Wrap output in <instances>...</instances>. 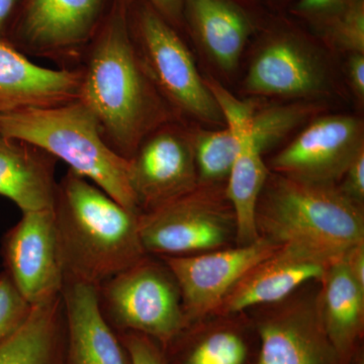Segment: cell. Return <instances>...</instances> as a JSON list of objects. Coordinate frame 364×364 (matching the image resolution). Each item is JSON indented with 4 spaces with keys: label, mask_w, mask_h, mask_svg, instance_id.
<instances>
[{
    "label": "cell",
    "mask_w": 364,
    "mask_h": 364,
    "mask_svg": "<svg viewBox=\"0 0 364 364\" xmlns=\"http://www.w3.org/2000/svg\"><path fill=\"white\" fill-rule=\"evenodd\" d=\"M129 1L112 0L93 37L78 100L97 119L112 149L130 160L159 123L162 111L132 37Z\"/></svg>",
    "instance_id": "obj_1"
},
{
    "label": "cell",
    "mask_w": 364,
    "mask_h": 364,
    "mask_svg": "<svg viewBox=\"0 0 364 364\" xmlns=\"http://www.w3.org/2000/svg\"><path fill=\"white\" fill-rule=\"evenodd\" d=\"M53 210L65 279L98 287L148 254L140 214L70 169L58 184Z\"/></svg>",
    "instance_id": "obj_2"
},
{
    "label": "cell",
    "mask_w": 364,
    "mask_h": 364,
    "mask_svg": "<svg viewBox=\"0 0 364 364\" xmlns=\"http://www.w3.org/2000/svg\"><path fill=\"white\" fill-rule=\"evenodd\" d=\"M259 236L279 245L306 249L334 261L364 242L363 205L334 183L299 181L270 174L258 200Z\"/></svg>",
    "instance_id": "obj_3"
},
{
    "label": "cell",
    "mask_w": 364,
    "mask_h": 364,
    "mask_svg": "<svg viewBox=\"0 0 364 364\" xmlns=\"http://www.w3.org/2000/svg\"><path fill=\"white\" fill-rule=\"evenodd\" d=\"M0 134L40 148L138 213L130 160L112 149L97 119L82 102L0 114Z\"/></svg>",
    "instance_id": "obj_4"
},
{
    "label": "cell",
    "mask_w": 364,
    "mask_h": 364,
    "mask_svg": "<svg viewBox=\"0 0 364 364\" xmlns=\"http://www.w3.org/2000/svg\"><path fill=\"white\" fill-rule=\"evenodd\" d=\"M97 294L114 329L146 335L163 350L188 327L178 284L158 256L146 254L98 286Z\"/></svg>",
    "instance_id": "obj_5"
},
{
    "label": "cell",
    "mask_w": 364,
    "mask_h": 364,
    "mask_svg": "<svg viewBox=\"0 0 364 364\" xmlns=\"http://www.w3.org/2000/svg\"><path fill=\"white\" fill-rule=\"evenodd\" d=\"M139 230L146 252L159 257L193 255L236 242L234 210L220 184H198L191 193L140 214Z\"/></svg>",
    "instance_id": "obj_6"
},
{
    "label": "cell",
    "mask_w": 364,
    "mask_h": 364,
    "mask_svg": "<svg viewBox=\"0 0 364 364\" xmlns=\"http://www.w3.org/2000/svg\"><path fill=\"white\" fill-rule=\"evenodd\" d=\"M129 23L146 70L166 97L196 119L221 124L224 119L219 105L178 30L147 0L129 1Z\"/></svg>",
    "instance_id": "obj_7"
},
{
    "label": "cell",
    "mask_w": 364,
    "mask_h": 364,
    "mask_svg": "<svg viewBox=\"0 0 364 364\" xmlns=\"http://www.w3.org/2000/svg\"><path fill=\"white\" fill-rule=\"evenodd\" d=\"M279 246L260 236L247 245L230 246L193 255L163 256L178 284L188 326L215 316L243 275Z\"/></svg>",
    "instance_id": "obj_8"
},
{
    "label": "cell",
    "mask_w": 364,
    "mask_h": 364,
    "mask_svg": "<svg viewBox=\"0 0 364 364\" xmlns=\"http://www.w3.org/2000/svg\"><path fill=\"white\" fill-rule=\"evenodd\" d=\"M4 272L32 306L62 293L65 280L54 210L23 213L1 241Z\"/></svg>",
    "instance_id": "obj_9"
},
{
    "label": "cell",
    "mask_w": 364,
    "mask_h": 364,
    "mask_svg": "<svg viewBox=\"0 0 364 364\" xmlns=\"http://www.w3.org/2000/svg\"><path fill=\"white\" fill-rule=\"evenodd\" d=\"M363 151V127L358 119L342 114L318 117L273 157L270 169L299 181L337 184Z\"/></svg>",
    "instance_id": "obj_10"
},
{
    "label": "cell",
    "mask_w": 364,
    "mask_h": 364,
    "mask_svg": "<svg viewBox=\"0 0 364 364\" xmlns=\"http://www.w3.org/2000/svg\"><path fill=\"white\" fill-rule=\"evenodd\" d=\"M249 67L245 90L254 95L303 97L320 92L325 74L304 33L284 18L267 26Z\"/></svg>",
    "instance_id": "obj_11"
},
{
    "label": "cell",
    "mask_w": 364,
    "mask_h": 364,
    "mask_svg": "<svg viewBox=\"0 0 364 364\" xmlns=\"http://www.w3.org/2000/svg\"><path fill=\"white\" fill-rule=\"evenodd\" d=\"M268 306L254 323L259 338L254 364H342L321 322L316 296L293 294Z\"/></svg>",
    "instance_id": "obj_12"
},
{
    "label": "cell",
    "mask_w": 364,
    "mask_h": 364,
    "mask_svg": "<svg viewBox=\"0 0 364 364\" xmlns=\"http://www.w3.org/2000/svg\"><path fill=\"white\" fill-rule=\"evenodd\" d=\"M130 179L140 214L191 193L198 186L191 141L169 130L151 136L130 159Z\"/></svg>",
    "instance_id": "obj_13"
},
{
    "label": "cell",
    "mask_w": 364,
    "mask_h": 364,
    "mask_svg": "<svg viewBox=\"0 0 364 364\" xmlns=\"http://www.w3.org/2000/svg\"><path fill=\"white\" fill-rule=\"evenodd\" d=\"M112 0H23L9 38L33 51L70 49L93 39Z\"/></svg>",
    "instance_id": "obj_14"
},
{
    "label": "cell",
    "mask_w": 364,
    "mask_h": 364,
    "mask_svg": "<svg viewBox=\"0 0 364 364\" xmlns=\"http://www.w3.org/2000/svg\"><path fill=\"white\" fill-rule=\"evenodd\" d=\"M331 262L298 246L280 245L243 275L215 316L238 315L279 303L304 284L320 282Z\"/></svg>",
    "instance_id": "obj_15"
},
{
    "label": "cell",
    "mask_w": 364,
    "mask_h": 364,
    "mask_svg": "<svg viewBox=\"0 0 364 364\" xmlns=\"http://www.w3.org/2000/svg\"><path fill=\"white\" fill-rule=\"evenodd\" d=\"M217 102L225 123L240 142L225 193L236 219V245H247L260 237L256 226V210L269 168L251 135V117L255 109L252 102L239 100L226 90L218 92Z\"/></svg>",
    "instance_id": "obj_16"
},
{
    "label": "cell",
    "mask_w": 364,
    "mask_h": 364,
    "mask_svg": "<svg viewBox=\"0 0 364 364\" xmlns=\"http://www.w3.org/2000/svg\"><path fill=\"white\" fill-rule=\"evenodd\" d=\"M81 77V72L38 65L13 43L0 41V114L76 102Z\"/></svg>",
    "instance_id": "obj_17"
},
{
    "label": "cell",
    "mask_w": 364,
    "mask_h": 364,
    "mask_svg": "<svg viewBox=\"0 0 364 364\" xmlns=\"http://www.w3.org/2000/svg\"><path fill=\"white\" fill-rule=\"evenodd\" d=\"M61 296L69 364H131L126 347L100 310L97 287L65 279Z\"/></svg>",
    "instance_id": "obj_18"
},
{
    "label": "cell",
    "mask_w": 364,
    "mask_h": 364,
    "mask_svg": "<svg viewBox=\"0 0 364 364\" xmlns=\"http://www.w3.org/2000/svg\"><path fill=\"white\" fill-rule=\"evenodd\" d=\"M184 28L223 70L238 66L259 16L235 0H183Z\"/></svg>",
    "instance_id": "obj_19"
},
{
    "label": "cell",
    "mask_w": 364,
    "mask_h": 364,
    "mask_svg": "<svg viewBox=\"0 0 364 364\" xmlns=\"http://www.w3.org/2000/svg\"><path fill=\"white\" fill-rule=\"evenodd\" d=\"M56 159L40 148L0 134V196L21 213L54 210Z\"/></svg>",
    "instance_id": "obj_20"
},
{
    "label": "cell",
    "mask_w": 364,
    "mask_h": 364,
    "mask_svg": "<svg viewBox=\"0 0 364 364\" xmlns=\"http://www.w3.org/2000/svg\"><path fill=\"white\" fill-rule=\"evenodd\" d=\"M320 284L316 304L321 322L341 363L350 364L363 336L364 291L342 257L330 263Z\"/></svg>",
    "instance_id": "obj_21"
},
{
    "label": "cell",
    "mask_w": 364,
    "mask_h": 364,
    "mask_svg": "<svg viewBox=\"0 0 364 364\" xmlns=\"http://www.w3.org/2000/svg\"><path fill=\"white\" fill-rule=\"evenodd\" d=\"M0 364H69L61 294L32 306L23 324L0 343Z\"/></svg>",
    "instance_id": "obj_22"
},
{
    "label": "cell",
    "mask_w": 364,
    "mask_h": 364,
    "mask_svg": "<svg viewBox=\"0 0 364 364\" xmlns=\"http://www.w3.org/2000/svg\"><path fill=\"white\" fill-rule=\"evenodd\" d=\"M239 316H219L207 325L203 321L189 325L167 347H176V363L247 364L250 348Z\"/></svg>",
    "instance_id": "obj_23"
},
{
    "label": "cell",
    "mask_w": 364,
    "mask_h": 364,
    "mask_svg": "<svg viewBox=\"0 0 364 364\" xmlns=\"http://www.w3.org/2000/svg\"><path fill=\"white\" fill-rule=\"evenodd\" d=\"M198 184H221L227 181L240 149L238 136L229 127L198 132L191 141Z\"/></svg>",
    "instance_id": "obj_24"
},
{
    "label": "cell",
    "mask_w": 364,
    "mask_h": 364,
    "mask_svg": "<svg viewBox=\"0 0 364 364\" xmlns=\"http://www.w3.org/2000/svg\"><path fill=\"white\" fill-rule=\"evenodd\" d=\"M312 105H273L256 111L251 117V135L260 152H264L286 138L312 116Z\"/></svg>",
    "instance_id": "obj_25"
},
{
    "label": "cell",
    "mask_w": 364,
    "mask_h": 364,
    "mask_svg": "<svg viewBox=\"0 0 364 364\" xmlns=\"http://www.w3.org/2000/svg\"><path fill=\"white\" fill-rule=\"evenodd\" d=\"M315 33L334 49L364 54V0H350Z\"/></svg>",
    "instance_id": "obj_26"
},
{
    "label": "cell",
    "mask_w": 364,
    "mask_h": 364,
    "mask_svg": "<svg viewBox=\"0 0 364 364\" xmlns=\"http://www.w3.org/2000/svg\"><path fill=\"white\" fill-rule=\"evenodd\" d=\"M32 305L21 296L6 272H0V343L28 318Z\"/></svg>",
    "instance_id": "obj_27"
},
{
    "label": "cell",
    "mask_w": 364,
    "mask_h": 364,
    "mask_svg": "<svg viewBox=\"0 0 364 364\" xmlns=\"http://www.w3.org/2000/svg\"><path fill=\"white\" fill-rule=\"evenodd\" d=\"M349 1L350 0H296L289 11L316 31Z\"/></svg>",
    "instance_id": "obj_28"
},
{
    "label": "cell",
    "mask_w": 364,
    "mask_h": 364,
    "mask_svg": "<svg viewBox=\"0 0 364 364\" xmlns=\"http://www.w3.org/2000/svg\"><path fill=\"white\" fill-rule=\"evenodd\" d=\"M119 338L128 351L131 364H169L162 347L150 337L124 332Z\"/></svg>",
    "instance_id": "obj_29"
},
{
    "label": "cell",
    "mask_w": 364,
    "mask_h": 364,
    "mask_svg": "<svg viewBox=\"0 0 364 364\" xmlns=\"http://www.w3.org/2000/svg\"><path fill=\"white\" fill-rule=\"evenodd\" d=\"M339 188L347 198L363 205L364 202V151L347 168Z\"/></svg>",
    "instance_id": "obj_30"
},
{
    "label": "cell",
    "mask_w": 364,
    "mask_h": 364,
    "mask_svg": "<svg viewBox=\"0 0 364 364\" xmlns=\"http://www.w3.org/2000/svg\"><path fill=\"white\" fill-rule=\"evenodd\" d=\"M176 30L184 28L183 0H147Z\"/></svg>",
    "instance_id": "obj_31"
},
{
    "label": "cell",
    "mask_w": 364,
    "mask_h": 364,
    "mask_svg": "<svg viewBox=\"0 0 364 364\" xmlns=\"http://www.w3.org/2000/svg\"><path fill=\"white\" fill-rule=\"evenodd\" d=\"M347 270L364 291V242L355 244L342 256Z\"/></svg>",
    "instance_id": "obj_32"
},
{
    "label": "cell",
    "mask_w": 364,
    "mask_h": 364,
    "mask_svg": "<svg viewBox=\"0 0 364 364\" xmlns=\"http://www.w3.org/2000/svg\"><path fill=\"white\" fill-rule=\"evenodd\" d=\"M347 75L351 88L358 98H364V54L355 53L349 57L347 63Z\"/></svg>",
    "instance_id": "obj_33"
},
{
    "label": "cell",
    "mask_w": 364,
    "mask_h": 364,
    "mask_svg": "<svg viewBox=\"0 0 364 364\" xmlns=\"http://www.w3.org/2000/svg\"><path fill=\"white\" fill-rule=\"evenodd\" d=\"M21 1L23 0H0V41H9Z\"/></svg>",
    "instance_id": "obj_34"
},
{
    "label": "cell",
    "mask_w": 364,
    "mask_h": 364,
    "mask_svg": "<svg viewBox=\"0 0 364 364\" xmlns=\"http://www.w3.org/2000/svg\"><path fill=\"white\" fill-rule=\"evenodd\" d=\"M264 1L269 4L272 9H277V11H279V9H287L289 11L296 0H264Z\"/></svg>",
    "instance_id": "obj_35"
},
{
    "label": "cell",
    "mask_w": 364,
    "mask_h": 364,
    "mask_svg": "<svg viewBox=\"0 0 364 364\" xmlns=\"http://www.w3.org/2000/svg\"><path fill=\"white\" fill-rule=\"evenodd\" d=\"M235 1L242 4V6L246 7L249 11H252V13L257 14L258 16L257 11H256L255 7V0H235Z\"/></svg>",
    "instance_id": "obj_36"
},
{
    "label": "cell",
    "mask_w": 364,
    "mask_h": 364,
    "mask_svg": "<svg viewBox=\"0 0 364 364\" xmlns=\"http://www.w3.org/2000/svg\"><path fill=\"white\" fill-rule=\"evenodd\" d=\"M353 364H364L363 356H361L360 358V356L358 355V358H356L355 363H354Z\"/></svg>",
    "instance_id": "obj_37"
}]
</instances>
